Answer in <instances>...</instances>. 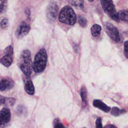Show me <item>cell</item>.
<instances>
[{"instance_id":"4","label":"cell","mask_w":128,"mask_h":128,"mask_svg":"<svg viewBox=\"0 0 128 128\" xmlns=\"http://www.w3.org/2000/svg\"><path fill=\"white\" fill-rule=\"evenodd\" d=\"M101 4L104 12L114 20L119 22L120 20L118 18L112 0H100Z\"/></svg>"},{"instance_id":"2","label":"cell","mask_w":128,"mask_h":128,"mask_svg":"<svg viewBox=\"0 0 128 128\" xmlns=\"http://www.w3.org/2000/svg\"><path fill=\"white\" fill-rule=\"evenodd\" d=\"M48 55L44 48H41L36 53L32 63V70L36 73L43 72L46 66Z\"/></svg>"},{"instance_id":"8","label":"cell","mask_w":128,"mask_h":128,"mask_svg":"<svg viewBox=\"0 0 128 128\" xmlns=\"http://www.w3.org/2000/svg\"><path fill=\"white\" fill-rule=\"evenodd\" d=\"M11 112L8 108H4L0 111V126L8 123L10 119Z\"/></svg>"},{"instance_id":"22","label":"cell","mask_w":128,"mask_h":128,"mask_svg":"<svg viewBox=\"0 0 128 128\" xmlns=\"http://www.w3.org/2000/svg\"><path fill=\"white\" fill-rule=\"evenodd\" d=\"M13 52H14L13 48L11 46H7L4 50L5 54L12 56L13 55Z\"/></svg>"},{"instance_id":"19","label":"cell","mask_w":128,"mask_h":128,"mask_svg":"<svg viewBox=\"0 0 128 128\" xmlns=\"http://www.w3.org/2000/svg\"><path fill=\"white\" fill-rule=\"evenodd\" d=\"M8 6V0H2L0 4V13L2 14L6 12Z\"/></svg>"},{"instance_id":"1","label":"cell","mask_w":128,"mask_h":128,"mask_svg":"<svg viewBox=\"0 0 128 128\" xmlns=\"http://www.w3.org/2000/svg\"><path fill=\"white\" fill-rule=\"evenodd\" d=\"M18 64L22 72L26 76H29L32 73V62L31 54L29 50H23L20 55Z\"/></svg>"},{"instance_id":"14","label":"cell","mask_w":128,"mask_h":128,"mask_svg":"<svg viewBox=\"0 0 128 128\" xmlns=\"http://www.w3.org/2000/svg\"><path fill=\"white\" fill-rule=\"evenodd\" d=\"M120 20L128 22V10H121L118 12Z\"/></svg>"},{"instance_id":"18","label":"cell","mask_w":128,"mask_h":128,"mask_svg":"<svg viewBox=\"0 0 128 128\" xmlns=\"http://www.w3.org/2000/svg\"><path fill=\"white\" fill-rule=\"evenodd\" d=\"M53 125L54 128H66L60 122L58 118H56L54 120Z\"/></svg>"},{"instance_id":"5","label":"cell","mask_w":128,"mask_h":128,"mask_svg":"<svg viewBox=\"0 0 128 128\" xmlns=\"http://www.w3.org/2000/svg\"><path fill=\"white\" fill-rule=\"evenodd\" d=\"M58 12V6L54 1H50L46 9V17L48 22L53 23L56 20Z\"/></svg>"},{"instance_id":"21","label":"cell","mask_w":128,"mask_h":128,"mask_svg":"<svg viewBox=\"0 0 128 128\" xmlns=\"http://www.w3.org/2000/svg\"><path fill=\"white\" fill-rule=\"evenodd\" d=\"M78 22L82 27H85L87 24V20L84 16H79L78 17Z\"/></svg>"},{"instance_id":"16","label":"cell","mask_w":128,"mask_h":128,"mask_svg":"<svg viewBox=\"0 0 128 128\" xmlns=\"http://www.w3.org/2000/svg\"><path fill=\"white\" fill-rule=\"evenodd\" d=\"M70 2L76 8L82 10L84 8V0H70Z\"/></svg>"},{"instance_id":"28","label":"cell","mask_w":128,"mask_h":128,"mask_svg":"<svg viewBox=\"0 0 128 128\" xmlns=\"http://www.w3.org/2000/svg\"><path fill=\"white\" fill-rule=\"evenodd\" d=\"M104 128H117L115 126L112 124H108L105 126Z\"/></svg>"},{"instance_id":"24","label":"cell","mask_w":128,"mask_h":128,"mask_svg":"<svg viewBox=\"0 0 128 128\" xmlns=\"http://www.w3.org/2000/svg\"><path fill=\"white\" fill-rule=\"evenodd\" d=\"M124 54L125 56L128 58V40L124 42Z\"/></svg>"},{"instance_id":"13","label":"cell","mask_w":128,"mask_h":128,"mask_svg":"<svg viewBox=\"0 0 128 128\" xmlns=\"http://www.w3.org/2000/svg\"><path fill=\"white\" fill-rule=\"evenodd\" d=\"M102 30V27L100 25L98 24H94L92 25L91 28L90 32L92 36L94 37H98L100 36Z\"/></svg>"},{"instance_id":"17","label":"cell","mask_w":128,"mask_h":128,"mask_svg":"<svg viewBox=\"0 0 128 128\" xmlns=\"http://www.w3.org/2000/svg\"><path fill=\"white\" fill-rule=\"evenodd\" d=\"M126 112L124 110H122L118 107H113L110 110V114L114 116H116L125 113Z\"/></svg>"},{"instance_id":"25","label":"cell","mask_w":128,"mask_h":128,"mask_svg":"<svg viewBox=\"0 0 128 128\" xmlns=\"http://www.w3.org/2000/svg\"><path fill=\"white\" fill-rule=\"evenodd\" d=\"M96 128H102V118L100 117H98L96 121Z\"/></svg>"},{"instance_id":"27","label":"cell","mask_w":128,"mask_h":128,"mask_svg":"<svg viewBox=\"0 0 128 128\" xmlns=\"http://www.w3.org/2000/svg\"><path fill=\"white\" fill-rule=\"evenodd\" d=\"M25 13H26V16H27L28 18H30V10L28 8H26V10H25Z\"/></svg>"},{"instance_id":"6","label":"cell","mask_w":128,"mask_h":128,"mask_svg":"<svg viewBox=\"0 0 128 128\" xmlns=\"http://www.w3.org/2000/svg\"><path fill=\"white\" fill-rule=\"evenodd\" d=\"M104 28L106 33L108 36L116 42L120 41V34L118 28L112 24L106 22L104 24Z\"/></svg>"},{"instance_id":"20","label":"cell","mask_w":128,"mask_h":128,"mask_svg":"<svg viewBox=\"0 0 128 128\" xmlns=\"http://www.w3.org/2000/svg\"><path fill=\"white\" fill-rule=\"evenodd\" d=\"M8 20L6 18H4L2 19L0 22V26L2 30H6L8 27Z\"/></svg>"},{"instance_id":"3","label":"cell","mask_w":128,"mask_h":128,"mask_svg":"<svg viewBox=\"0 0 128 128\" xmlns=\"http://www.w3.org/2000/svg\"><path fill=\"white\" fill-rule=\"evenodd\" d=\"M59 20L64 24L74 25L76 22V16L72 8L68 6H66L62 8L58 15Z\"/></svg>"},{"instance_id":"12","label":"cell","mask_w":128,"mask_h":128,"mask_svg":"<svg viewBox=\"0 0 128 128\" xmlns=\"http://www.w3.org/2000/svg\"><path fill=\"white\" fill-rule=\"evenodd\" d=\"M24 89L28 94L30 95H32L34 94V88L31 80H28L26 82L24 85Z\"/></svg>"},{"instance_id":"11","label":"cell","mask_w":128,"mask_h":128,"mask_svg":"<svg viewBox=\"0 0 128 128\" xmlns=\"http://www.w3.org/2000/svg\"><path fill=\"white\" fill-rule=\"evenodd\" d=\"M12 56L5 54L0 60V62L5 66H10L12 62Z\"/></svg>"},{"instance_id":"30","label":"cell","mask_w":128,"mask_h":128,"mask_svg":"<svg viewBox=\"0 0 128 128\" xmlns=\"http://www.w3.org/2000/svg\"></svg>"},{"instance_id":"9","label":"cell","mask_w":128,"mask_h":128,"mask_svg":"<svg viewBox=\"0 0 128 128\" xmlns=\"http://www.w3.org/2000/svg\"><path fill=\"white\" fill-rule=\"evenodd\" d=\"M14 81L10 78H2L0 80V90L4 91L12 88L14 86Z\"/></svg>"},{"instance_id":"7","label":"cell","mask_w":128,"mask_h":128,"mask_svg":"<svg viewBox=\"0 0 128 128\" xmlns=\"http://www.w3.org/2000/svg\"><path fill=\"white\" fill-rule=\"evenodd\" d=\"M30 29V26L24 22H22L16 31V36L18 38H22L28 34Z\"/></svg>"},{"instance_id":"23","label":"cell","mask_w":128,"mask_h":128,"mask_svg":"<svg viewBox=\"0 0 128 128\" xmlns=\"http://www.w3.org/2000/svg\"><path fill=\"white\" fill-rule=\"evenodd\" d=\"M15 99L14 98H6V100L5 104H6L7 105L12 106H13L15 102Z\"/></svg>"},{"instance_id":"26","label":"cell","mask_w":128,"mask_h":128,"mask_svg":"<svg viewBox=\"0 0 128 128\" xmlns=\"http://www.w3.org/2000/svg\"><path fill=\"white\" fill-rule=\"evenodd\" d=\"M6 100V98L0 96V105H2L5 104Z\"/></svg>"},{"instance_id":"15","label":"cell","mask_w":128,"mask_h":128,"mask_svg":"<svg viewBox=\"0 0 128 128\" xmlns=\"http://www.w3.org/2000/svg\"><path fill=\"white\" fill-rule=\"evenodd\" d=\"M80 96L84 104L86 105L87 104V91L86 87L83 86L80 89Z\"/></svg>"},{"instance_id":"29","label":"cell","mask_w":128,"mask_h":128,"mask_svg":"<svg viewBox=\"0 0 128 128\" xmlns=\"http://www.w3.org/2000/svg\"><path fill=\"white\" fill-rule=\"evenodd\" d=\"M89 2H93L94 0H88Z\"/></svg>"},{"instance_id":"10","label":"cell","mask_w":128,"mask_h":128,"mask_svg":"<svg viewBox=\"0 0 128 128\" xmlns=\"http://www.w3.org/2000/svg\"><path fill=\"white\" fill-rule=\"evenodd\" d=\"M93 106L105 112H108L110 110V108L100 100H94L93 101Z\"/></svg>"}]
</instances>
